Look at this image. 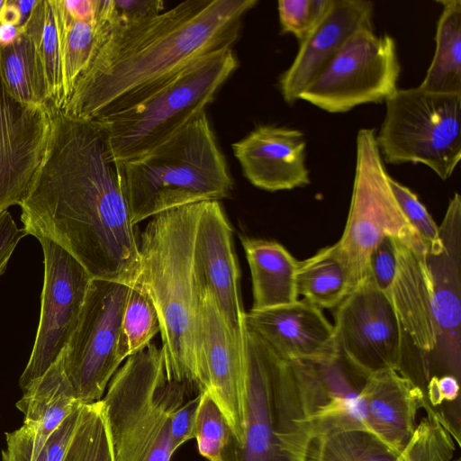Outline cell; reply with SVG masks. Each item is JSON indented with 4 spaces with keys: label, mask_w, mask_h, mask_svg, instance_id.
<instances>
[{
    "label": "cell",
    "mask_w": 461,
    "mask_h": 461,
    "mask_svg": "<svg viewBox=\"0 0 461 461\" xmlns=\"http://www.w3.org/2000/svg\"><path fill=\"white\" fill-rule=\"evenodd\" d=\"M50 113L45 151L19 205L23 229L60 246L92 278L131 285L140 239L126 200L123 164L113 156L99 122Z\"/></svg>",
    "instance_id": "cell-1"
},
{
    "label": "cell",
    "mask_w": 461,
    "mask_h": 461,
    "mask_svg": "<svg viewBox=\"0 0 461 461\" xmlns=\"http://www.w3.org/2000/svg\"><path fill=\"white\" fill-rule=\"evenodd\" d=\"M257 0H186L112 28L62 109L99 120L139 103L197 59L231 48Z\"/></svg>",
    "instance_id": "cell-2"
},
{
    "label": "cell",
    "mask_w": 461,
    "mask_h": 461,
    "mask_svg": "<svg viewBox=\"0 0 461 461\" xmlns=\"http://www.w3.org/2000/svg\"><path fill=\"white\" fill-rule=\"evenodd\" d=\"M202 203L151 217L140 238L139 269L131 284L149 295L158 312L167 379L197 388L195 346L201 290L194 249Z\"/></svg>",
    "instance_id": "cell-3"
},
{
    "label": "cell",
    "mask_w": 461,
    "mask_h": 461,
    "mask_svg": "<svg viewBox=\"0 0 461 461\" xmlns=\"http://www.w3.org/2000/svg\"><path fill=\"white\" fill-rule=\"evenodd\" d=\"M132 222L230 196L233 181L205 111L147 154L123 162Z\"/></svg>",
    "instance_id": "cell-4"
},
{
    "label": "cell",
    "mask_w": 461,
    "mask_h": 461,
    "mask_svg": "<svg viewBox=\"0 0 461 461\" xmlns=\"http://www.w3.org/2000/svg\"><path fill=\"white\" fill-rule=\"evenodd\" d=\"M186 385L167 379L162 348L153 343L126 358L101 399L113 461H170L171 416Z\"/></svg>",
    "instance_id": "cell-5"
},
{
    "label": "cell",
    "mask_w": 461,
    "mask_h": 461,
    "mask_svg": "<svg viewBox=\"0 0 461 461\" xmlns=\"http://www.w3.org/2000/svg\"><path fill=\"white\" fill-rule=\"evenodd\" d=\"M245 442L222 461H304L312 435L294 366L246 327Z\"/></svg>",
    "instance_id": "cell-6"
},
{
    "label": "cell",
    "mask_w": 461,
    "mask_h": 461,
    "mask_svg": "<svg viewBox=\"0 0 461 461\" xmlns=\"http://www.w3.org/2000/svg\"><path fill=\"white\" fill-rule=\"evenodd\" d=\"M237 67L231 48L211 52L134 105L96 120L114 158H138L167 140L205 111Z\"/></svg>",
    "instance_id": "cell-7"
},
{
    "label": "cell",
    "mask_w": 461,
    "mask_h": 461,
    "mask_svg": "<svg viewBox=\"0 0 461 461\" xmlns=\"http://www.w3.org/2000/svg\"><path fill=\"white\" fill-rule=\"evenodd\" d=\"M385 106L375 135L385 162L420 163L449 178L461 158V94L398 88Z\"/></svg>",
    "instance_id": "cell-8"
},
{
    "label": "cell",
    "mask_w": 461,
    "mask_h": 461,
    "mask_svg": "<svg viewBox=\"0 0 461 461\" xmlns=\"http://www.w3.org/2000/svg\"><path fill=\"white\" fill-rule=\"evenodd\" d=\"M130 287L122 282L93 278L77 325L50 366L64 375L82 403L100 401L128 357L122 322Z\"/></svg>",
    "instance_id": "cell-9"
},
{
    "label": "cell",
    "mask_w": 461,
    "mask_h": 461,
    "mask_svg": "<svg viewBox=\"0 0 461 461\" xmlns=\"http://www.w3.org/2000/svg\"><path fill=\"white\" fill-rule=\"evenodd\" d=\"M389 177L375 130L360 129L348 215L337 242L353 287L367 275L370 256L384 238L399 239L415 230L394 197Z\"/></svg>",
    "instance_id": "cell-10"
},
{
    "label": "cell",
    "mask_w": 461,
    "mask_h": 461,
    "mask_svg": "<svg viewBox=\"0 0 461 461\" xmlns=\"http://www.w3.org/2000/svg\"><path fill=\"white\" fill-rule=\"evenodd\" d=\"M401 72L394 40L373 27L357 31L302 91L299 100L331 113L385 102Z\"/></svg>",
    "instance_id": "cell-11"
},
{
    "label": "cell",
    "mask_w": 461,
    "mask_h": 461,
    "mask_svg": "<svg viewBox=\"0 0 461 461\" xmlns=\"http://www.w3.org/2000/svg\"><path fill=\"white\" fill-rule=\"evenodd\" d=\"M438 240L427 248L432 283L436 348L414 375L422 393L440 378L460 379L461 371V197L450 199Z\"/></svg>",
    "instance_id": "cell-12"
},
{
    "label": "cell",
    "mask_w": 461,
    "mask_h": 461,
    "mask_svg": "<svg viewBox=\"0 0 461 461\" xmlns=\"http://www.w3.org/2000/svg\"><path fill=\"white\" fill-rule=\"evenodd\" d=\"M333 327L339 356L362 375L400 370L404 332L390 301L369 274L335 308Z\"/></svg>",
    "instance_id": "cell-13"
},
{
    "label": "cell",
    "mask_w": 461,
    "mask_h": 461,
    "mask_svg": "<svg viewBox=\"0 0 461 461\" xmlns=\"http://www.w3.org/2000/svg\"><path fill=\"white\" fill-rule=\"evenodd\" d=\"M39 241L44 258L41 314L32 350L19 380L23 390L47 371L68 343L93 280L60 246L46 238Z\"/></svg>",
    "instance_id": "cell-14"
},
{
    "label": "cell",
    "mask_w": 461,
    "mask_h": 461,
    "mask_svg": "<svg viewBox=\"0 0 461 461\" xmlns=\"http://www.w3.org/2000/svg\"><path fill=\"white\" fill-rule=\"evenodd\" d=\"M200 290L195 346L198 388L215 402L240 447L245 442L246 427L245 351L234 340L212 295Z\"/></svg>",
    "instance_id": "cell-15"
},
{
    "label": "cell",
    "mask_w": 461,
    "mask_h": 461,
    "mask_svg": "<svg viewBox=\"0 0 461 461\" xmlns=\"http://www.w3.org/2000/svg\"><path fill=\"white\" fill-rule=\"evenodd\" d=\"M194 261L200 288L212 295L237 345L245 351V311L232 230L219 201L203 202L197 220Z\"/></svg>",
    "instance_id": "cell-16"
},
{
    "label": "cell",
    "mask_w": 461,
    "mask_h": 461,
    "mask_svg": "<svg viewBox=\"0 0 461 461\" xmlns=\"http://www.w3.org/2000/svg\"><path fill=\"white\" fill-rule=\"evenodd\" d=\"M50 113L13 98L0 77V210L20 205L41 162Z\"/></svg>",
    "instance_id": "cell-17"
},
{
    "label": "cell",
    "mask_w": 461,
    "mask_h": 461,
    "mask_svg": "<svg viewBox=\"0 0 461 461\" xmlns=\"http://www.w3.org/2000/svg\"><path fill=\"white\" fill-rule=\"evenodd\" d=\"M246 327L287 361L324 363L339 357L333 324L303 300L245 314Z\"/></svg>",
    "instance_id": "cell-18"
},
{
    "label": "cell",
    "mask_w": 461,
    "mask_h": 461,
    "mask_svg": "<svg viewBox=\"0 0 461 461\" xmlns=\"http://www.w3.org/2000/svg\"><path fill=\"white\" fill-rule=\"evenodd\" d=\"M243 175L256 187L276 192L311 183L304 134L294 128L258 125L232 144Z\"/></svg>",
    "instance_id": "cell-19"
},
{
    "label": "cell",
    "mask_w": 461,
    "mask_h": 461,
    "mask_svg": "<svg viewBox=\"0 0 461 461\" xmlns=\"http://www.w3.org/2000/svg\"><path fill=\"white\" fill-rule=\"evenodd\" d=\"M292 364L312 435L336 427L366 428L360 403L366 376L340 356L330 362Z\"/></svg>",
    "instance_id": "cell-20"
},
{
    "label": "cell",
    "mask_w": 461,
    "mask_h": 461,
    "mask_svg": "<svg viewBox=\"0 0 461 461\" xmlns=\"http://www.w3.org/2000/svg\"><path fill=\"white\" fill-rule=\"evenodd\" d=\"M396 267L387 294L404 334L426 357L436 348L432 283L427 246L416 230L394 238Z\"/></svg>",
    "instance_id": "cell-21"
},
{
    "label": "cell",
    "mask_w": 461,
    "mask_h": 461,
    "mask_svg": "<svg viewBox=\"0 0 461 461\" xmlns=\"http://www.w3.org/2000/svg\"><path fill=\"white\" fill-rule=\"evenodd\" d=\"M373 2L332 0L331 5L279 79V89L288 104L299 100L302 91L321 71L357 31L372 26Z\"/></svg>",
    "instance_id": "cell-22"
},
{
    "label": "cell",
    "mask_w": 461,
    "mask_h": 461,
    "mask_svg": "<svg viewBox=\"0 0 461 461\" xmlns=\"http://www.w3.org/2000/svg\"><path fill=\"white\" fill-rule=\"evenodd\" d=\"M360 403L365 427L401 453L415 432L416 416L422 409L418 388L395 369L381 370L366 377Z\"/></svg>",
    "instance_id": "cell-23"
},
{
    "label": "cell",
    "mask_w": 461,
    "mask_h": 461,
    "mask_svg": "<svg viewBox=\"0 0 461 461\" xmlns=\"http://www.w3.org/2000/svg\"><path fill=\"white\" fill-rule=\"evenodd\" d=\"M61 59L65 105L111 27L104 0H52ZM65 107V106H64Z\"/></svg>",
    "instance_id": "cell-24"
},
{
    "label": "cell",
    "mask_w": 461,
    "mask_h": 461,
    "mask_svg": "<svg viewBox=\"0 0 461 461\" xmlns=\"http://www.w3.org/2000/svg\"><path fill=\"white\" fill-rule=\"evenodd\" d=\"M240 241L251 273V310L261 311L296 302L299 261L276 241L247 236L240 237Z\"/></svg>",
    "instance_id": "cell-25"
},
{
    "label": "cell",
    "mask_w": 461,
    "mask_h": 461,
    "mask_svg": "<svg viewBox=\"0 0 461 461\" xmlns=\"http://www.w3.org/2000/svg\"><path fill=\"white\" fill-rule=\"evenodd\" d=\"M80 402L64 375L53 366L23 390L16 407L24 423L36 429L45 444L51 432Z\"/></svg>",
    "instance_id": "cell-26"
},
{
    "label": "cell",
    "mask_w": 461,
    "mask_h": 461,
    "mask_svg": "<svg viewBox=\"0 0 461 461\" xmlns=\"http://www.w3.org/2000/svg\"><path fill=\"white\" fill-rule=\"evenodd\" d=\"M352 288L347 264L337 243L298 263L297 294L320 309L336 308Z\"/></svg>",
    "instance_id": "cell-27"
},
{
    "label": "cell",
    "mask_w": 461,
    "mask_h": 461,
    "mask_svg": "<svg viewBox=\"0 0 461 461\" xmlns=\"http://www.w3.org/2000/svg\"><path fill=\"white\" fill-rule=\"evenodd\" d=\"M443 6L437 23L435 53L420 88L441 94H461V1H438Z\"/></svg>",
    "instance_id": "cell-28"
},
{
    "label": "cell",
    "mask_w": 461,
    "mask_h": 461,
    "mask_svg": "<svg viewBox=\"0 0 461 461\" xmlns=\"http://www.w3.org/2000/svg\"><path fill=\"white\" fill-rule=\"evenodd\" d=\"M0 77L8 94L19 103L50 110L40 59L22 28L14 42L0 48Z\"/></svg>",
    "instance_id": "cell-29"
},
{
    "label": "cell",
    "mask_w": 461,
    "mask_h": 461,
    "mask_svg": "<svg viewBox=\"0 0 461 461\" xmlns=\"http://www.w3.org/2000/svg\"><path fill=\"white\" fill-rule=\"evenodd\" d=\"M364 427H337L314 433L304 461H396L399 455Z\"/></svg>",
    "instance_id": "cell-30"
},
{
    "label": "cell",
    "mask_w": 461,
    "mask_h": 461,
    "mask_svg": "<svg viewBox=\"0 0 461 461\" xmlns=\"http://www.w3.org/2000/svg\"><path fill=\"white\" fill-rule=\"evenodd\" d=\"M21 28L31 38L40 59L47 84L50 111L62 110L65 106L64 84L52 0H37Z\"/></svg>",
    "instance_id": "cell-31"
},
{
    "label": "cell",
    "mask_w": 461,
    "mask_h": 461,
    "mask_svg": "<svg viewBox=\"0 0 461 461\" xmlns=\"http://www.w3.org/2000/svg\"><path fill=\"white\" fill-rule=\"evenodd\" d=\"M62 461H113L101 400L82 405Z\"/></svg>",
    "instance_id": "cell-32"
},
{
    "label": "cell",
    "mask_w": 461,
    "mask_h": 461,
    "mask_svg": "<svg viewBox=\"0 0 461 461\" xmlns=\"http://www.w3.org/2000/svg\"><path fill=\"white\" fill-rule=\"evenodd\" d=\"M122 330L128 357L147 348L160 331L159 318L151 299L136 285L130 287Z\"/></svg>",
    "instance_id": "cell-33"
},
{
    "label": "cell",
    "mask_w": 461,
    "mask_h": 461,
    "mask_svg": "<svg viewBox=\"0 0 461 461\" xmlns=\"http://www.w3.org/2000/svg\"><path fill=\"white\" fill-rule=\"evenodd\" d=\"M200 393L194 438L196 439L201 456L208 461H222L234 437L227 420L212 398L205 391Z\"/></svg>",
    "instance_id": "cell-34"
},
{
    "label": "cell",
    "mask_w": 461,
    "mask_h": 461,
    "mask_svg": "<svg viewBox=\"0 0 461 461\" xmlns=\"http://www.w3.org/2000/svg\"><path fill=\"white\" fill-rule=\"evenodd\" d=\"M457 447L439 422L426 416L396 461H454Z\"/></svg>",
    "instance_id": "cell-35"
},
{
    "label": "cell",
    "mask_w": 461,
    "mask_h": 461,
    "mask_svg": "<svg viewBox=\"0 0 461 461\" xmlns=\"http://www.w3.org/2000/svg\"><path fill=\"white\" fill-rule=\"evenodd\" d=\"M332 0H280L278 17L284 33L293 34L299 43L305 40L322 20Z\"/></svg>",
    "instance_id": "cell-36"
},
{
    "label": "cell",
    "mask_w": 461,
    "mask_h": 461,
    "mask_svg": "<svg viewBox=\"0 0 461 461\" xmlns=\"http://www.w3.org/2000/svg\"><path fill=\"white\" fill-rule=\"evenodd\" d=\"M389 184L403 214L427 248L436 242L439 238V228L417 194L391 176Z\"/></svg>",
    "instance_id": "cell-37"
},
{
    "label": "cell",
    "mask_w": 461,
    "mask_h": 461,
    "mask_svg": "<svg viewBox=\"0 0 461 461\" xmlns=\"http://www.w3.org/2000/svg\"><path fill=\"white\" fill-rule=\"evenodd\" d=\"M163 8L160 0H104V15L111 29L153 17Z\"/></svg>",
    "instance_id": "cell-38"
},
{
    "label": "cell",
    "mask_w": 461,
    "mask_h": 461,
    "mask_svg": "<svg viewBox=\"0 0 461 461\" xmlns=\"http://www.w3.org/2000/svg\"><path fill=\"white\" fill-rule=\"evenodd\" d=\"M396 267L394 238H384L372 252L368 261V273L376 288L386 297Z\"/></svg>",
    "instance_id": "cell-39"
},
{
    "label": "cell",
    "mask_w": 461,
    "mask_h": 461,
    "mask_svg": "<svg viewBox=\"0 0 461 461\" xmlns=\"http://www.w3.org/2000/svg\"><path fill=\"white\" fill-rule=\"evenodd\" d=\"M6 444L3 461H36L45 445L40 440L36 429L26 423L6 433Z\"/></svg>",
    "instance_id": "cell-40"
},
{
    "label": "cell",
    "mask_w": 461,
    "mask_h": 461,
    "mask_svg": "<svg viewBox=\"0 0 461 461\" xmlns=\"http://www.w3.org/2000/svg\"><path fill=\"white\" fill-rule=\"evenodd\" d=\"M201 393L194 398L184 402L172 414L170 435L174 450L194 437V426L200 403Z\"/></svg>",
    "instance_id": "cell-41"
},
{
    "label": "cell",
    "mask_w": 461,
    "mask_h": 461,
    "mask_svg": "<svg viewBox=\"0 0 461 461\" xmlns=\"http://www.w3.org/2000/svg\"><path fill=\"white\" fill-rule=\"evenodd\" d=\"M83 404L75 408L47 438L45 443L47 461L63 460L74 435Z\"/></svg>",
    "instance_id": "cell-42"
},
{
    "label": "cell",
    "mask_w": 461,
    "mask_h": 461,
    "mask_svg": "<svg viewBox=\"0 0 461 461\" xmlns=\"http://www.w3.org/2000/svg\"><path fill=\"white\" fill-rule=\"evenodd\" d=\"M26 235L24 229L17 227L7 209L0 210V276L5 272L18 242Z\"/></svg>",
    "instance_id": "cell-43"
},
{
    "label": "cell",
    "mask_w": 461,
    "mask_h": 461,
    "mask_svg": "<svg viewBox=\"0 0 461 461\" xmlns=\"http://www.w3.org/2000/svg\"><path fill=\"white\" fill-rule=\"evenodd\" d=\"M0 23L14 26L23 25L21 14L13 0H5V4L0 9Z\"/></svg>",
    "instance_id": "cell-44"
},
{
    "label": "cell",
    "mask_w": 461,
    "mask_h": 461,
    "mask_svg": "<svg viewBox=\"0 0 461 461\" xmlns=\"http://www.w3.org/2000/svg\"><path fill=\"white\" fill-rule=\"evenodd\" d=\"M21 33V26L0 23V48L11 45Z\"/></svg>",
    "instance_id": "cell-45"
},
{
    "label": "cell",
    "mask_w": 461,
    "mask_h": 461,
    "mask_svg": "<svg viewBox=\"0 0 461 461\" xmlns=\"http://www.w3.org/2000/svg\"><path fill=\"white\" fill-rule=\"evenodd\" d=\"M13 2L15 5V6L17 7V9L19 10V13L22 17V22L23 24L26 22V20L28 19V17L30 16L31 12L32 11L34 5L37 3V0H33V1L13 0Z\"/></svg>",
    "instance_id": "cell-46"
},
{
    "label": "cell",
    "mask_w": 461,
    "mask_h": 461,
    "mask_svg": "<svg viewBox=\"0 0 461 461\" xmlns=\"http://www.w3.org/2000/svg\"><path fill=\"white\" fill-rule=\"evenodd\" d=\"M4 4H5V0H0V9L3 6Z\"/></svg>",
    "instance_id": "cell-47"
},
{
    "label": "cell",
    "mask_w": 461,
    "mask_h": 461,
    "mask_svg": "<svg viewBox=\"0 0 461 461\" xmlns=\"http://www.w3.org/2000/svg\"><path fill=\"white\" fill-rule=\"evenodd\" d=\"M454 461H460V459H459V458H456V459H454Z\"/></svg>",
    "instance_id": "cell-48"
}]
</instances>
